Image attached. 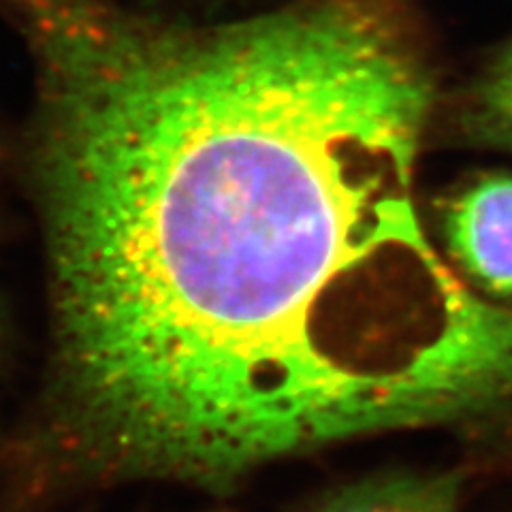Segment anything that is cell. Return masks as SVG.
<instances>
[{"mask_svg":"<svg viewBox=\"0 0 512 512\" xmlns=\"http://www.w3.org/2000/svg\"><path fill=\"white\" fill-rule=\"evenodd\" d=\"M459 500L457 474L399 472L367 478L312 512H457Z\"/></svg>","mask_w":512,"mask_h":512,"instance_id":"cell-3","label":"cell"},{"mask_svg":"<svg viewBox=\"0 0 512 512\" xmlns=\"http://www.w3.org/2000/svg\"><path fill=\"white\" fill-rule=\"evenodd\" d=\"M13 5L39 64L58 427L86 463L224 489L512 414V310L416 210L434 84L393 0L207 28Z\"/></svg>","mask_w":512,"mask_h":512,"instance_id":"cell-1","label":"cell"},{"mask_svg":"<svg viewBox=\"0 0 512 512\" xmlns=\"http://www.w3.org/2000/svg\"><path fill=\"white\" fill-rule=\"evenodd\" d=\"M446 248L478 288L512 299V175H485L444 205Z\"/></svg>","mask_w":512,"mask_h":512,"instance_id":"cell-2","label":"cell"},{"mask_svg":"<svg viewBox=\"0 0 512 512\" xmlns=\"http://www.w3.org/2000/svg\"><path fill=\"white\" fill-rule=\"evenodd\" d=\"M470 122L480 139L512 150V45L480 79Z\"/></svg>","mask_w":512,"mask_h":512,"instance_id":"cell-4","label":"cell"}]
</instances>
